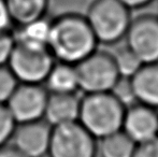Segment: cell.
Segmentation results:
<instances>
[{"mask_svg": "<svg viewBox=\"0 0 158 157\" xmlns=\"http://www.w3.org/2000/svg\"><path fill=\"white\" fill-rule=\"evenodd\" d=\"M14 26H22L44 19L48 10V0H6Z\"/></svg>", "mask_w": 158, "mask_h": 157, "instance_id": "5bb4252c", "label": "cell"}, {"mask_svg": "<svg viewBox=\"0 0 158 157\" xmlns=\"http://www.w3.org/2000/svg\"><path fill=\"white\" fill-rule=\"evenodd\" d=\"M135 144L130 138L119 130L98 140V155L100 157H132Z\"/></svg>", "mask_w": 158, "mask_h": 157, "instance_id": "2e32d148", "label": "cell"}, {"mask_svg": "<svg viewBox=\"0 0 158 157\" xmlns=\"http://www.w3.org/2000/svg\"><path fill=\"white\" fill-rule=\"evenodd\" d=\"M113 57L121 78H131L143 65L139 57L127 46L117 50Z\"/></svg>", "mask_w": 158, "mask_h": 157, "instance_id": "e0dca14e", "label": "cell"}, {"mask_svg": "<svg viewBox=\"0 0 158 157\" xmlns=\"http://www.w3.org/2000/svg\"><path fill=\"white\" fill-rule=\"evenodd\" d=\"M44 83L48 93H77L79 90V80L75 65L56 61Z\"/></svg>", "mask_w": 158, "mask_h": 157, "instance_id": "4fadbf2b", "label": "cell"}, {"mask_svg": "<svg viewBox=\"0 0 158 157\" xmlns=\"http://www.w3.org/2000/svg\"><path fill=\"white\" fill-rule=\"evenodd\" d=\"M132 157H158V137L148 142L137 144Z\"/></svg>", "mask_w": 158, "mask_h": 157, "instance_id": "44dd1931", "label": "cell"}, {"mask_svg": "<svg viewBox=\"0 0 158 157\" xmlns=\"http://www.w3.org/2000/svg\"><path fill=\"white\" fill-rule=\"evenodd\" d=\"M0 157H26L13 145H3L0 147Z\"/></svg>", "mask_w": 158, "mask_h": 157, "instance_id": "603a6c76", "label": "cell"}, {"mask_svg": "<svg viewBox=\"0 0 158 157\" xmlns=\"http://www.w3.org/2000/svg\"><path fill=\"white\" fill-rule=\"evenodd\" d=\"M19 85L8 66H0V105H6Z\"/></svg>", "mask_w": 158, "mask_h": 157, "instance_id": "ac0fdd59", "label": "cell"}, {"mask_svg": "<svg viewBox=\"0 0 158 157\" xmlns=\"http://www.w3.org/2000/svg\"><path fill=\"white\" fill-rule=\"evenodd\" d=\"M122 130L135 143L158 137V110L135 102L126 108Z\"/></svg>", "mask_w": 158, "mask_h": 157, "instance_id": "30bf717a", "label": "cell"}, {"mask_svg": "<svg viewBox=\"0 0 158 157\" xmlns=\"http://www.w3.org/2000/svg\"><path fill=\"white\" fill-rule=\"evenodd\" d=\"M98 44L85 15L68 12L51 21L48 48L57 61L77 65L95 52Z\"/></svg>", "mask_w": 158, "mask_h": 157, "instance_id": "6da1fadb", "label": "cell"}, {"mask_svg": "<svg viewBox=\"0 0 158 157\" xmlns=\"http://www.w3.org/2000/svg\"><path fill=\"white\" fill-rule=\"evenodd\" d=\"M15 126L16 124L6 105H0V147L6 145L9 141H11Z\"/></svg>", "mask_w": 158, "mask_h": 157, "instance_id": "d6986e66", "label": "cell"}, {"mask_svg": "<svg viewBox=\"0 0 158 157\" xmlns=\"http://www.w3.org/2000/svg\"><path fill=\"white\" fill-rule=\"evenodd\" d=\"M14 23L9 12L6 0H0V32H11Z\"/></svg>", "mask_w": 158, "mask_h": 157, "instance_id": "7402d4cb", "label": "cell"}, {"mask_svg": "<svg viewBox=\"0 0 158 157\" xmlns=\"http://www.w3.org/2000/svg\"><path fill=\"white\" fill-rule=\"evenodd\" d=\"M50 32L51 21L44 17L25 25L17 26L13 37L16 43L23 45L32 48H48Z\"/></svg>", "mask_w": 158, "mask_h": 157, "instance_id": "9a60e30c", "label": "cell"}, {"mask_svg": "<svg viewBox=\"0 0 158 157\" xmlns=\"http://www.w3.org/2000/svg\"><path fill=\"white\" fill-rule=\"evenodd\" d=\"M125 39L126 46L143 64L158 63V14L132 17Z\"/></svg>", "mask_w": 158, "mask_h": 157, "instance_id": "ba28073f", "label": "cell"}, {"mask_svg": "<svg viewBox=\"0 0 158 157\" xmlns=\"http://www.w3.org/2000/svg\"><path fill=\"white\" fill-rule=\"evenodd\" d=\"M126 108L114 92L85 94L81 98L77 122L99 140L122 130Z\"/></svg>", "mask_w": 158, "mask_h": 157, "instance_id": "7a4b0ae2", "label": "cell"}, {"mask_svg": "<svg viewBox=\"0 0 158 157\" xmlns=\"http://www.w3.org/2000/svg\"><path fill=\"white\" fill-rule=\"evenodd\" d=\"M128 81L135 102L158 110V63L143 64Z\"/></svg>", "mask_w": 158, "mask_h": 157, "instance_id": "8fae6325", "label": "cell"}, {"mask_svg": "<svg viewBox=\"0 0 158 157\" xmlns=\"http://www.w3.org/2000/svg\"><path fill=\"white\" fill-rule=\"evenodd\" d=\"M121 1L126 4L130 10H137V9L145 8L154 0H121Z\"/></svg>", "mask_w": 158, "mask_h": 157, "instance_id": "cb8c5ba5", "label": "cell"}, {"mask_svg": "<svg viewBox=\"0 0 158 157\" xmlns=\"http://www.w3.org/2000/svg\"><path fill=\"white\" fill-rule=\"evenodd\" d=\"M52 126L43 119L17 124L13 131L12 145L26 157H44L50 147Z\"/></svg>", "mask_w": 158, "mask_h": 157, "instance_id": "9c48e42d", "label": "cell"}, {"mask_svg": "<svg viewBox=\"0 0 158 157\" xmlns=\"http://www.w3.org/2000/svg\"><path fill=\"white\" fill-rule=\"evenodd\" d=\"M15 45V40L11 32H0V66H6Z\"/></svg>", "mask_w": 158, "mask_h": 157, "instance_id": "ffe728a7", "label": "cell"}, {"mask_svg": "<svg viewBox=\"0 0 158 157\" xmlns=\"http://www.w3.org/2000/svg\"><path fill=\"white\" fill-rule=\"evenodd\" d=\"M97 139L79 122L52 128L48 157H97Z\"/></svg>", "mask_w": 158, "mask_h": 157, "instance_id": "8992f818", "label": "cell"}, {"mask_svg": "<svg viewBox=\"0 0 158 157\" xmlns=\"http://www.w3.org/2000/svg\"><path fill=\"white\" fill-rule=\"evenodd\" d=\"M75 68L79 89L84 94L114 92L122 79L113 54L98 48L77 63Z\"/></svg>", "mask_w": 158, "mask_h": 157, "instance_id": "277c9868", "label": "cell"}, {"mask_svg": "<svg viewBox=\"0 0 158 157\" xmlns=\"http://www.w3.org/2000/svg\"><path fill=\"white\" fill-rule=\"evenodd\" d=\"M81 98L77 93H50L46 102L44 119L52 127L77 122Z\"/></svg>", "mask_w": 158, "mask_h": 157, "instance_id": "7c38bea8", "label": "cell"}, {"mask_svg": "<svg viewBox=\"0 0 158 157\" xmlns=\"http://www.w3.org/2000/svg\"><path fill=\"white\" fill-rule=\"evenodd\" d=\"M130 11L121 0H94L85 17L98 43L112 45L125 38L132 19Z\"/></svg>", "mask_w": 158, "mask_h": 157, "instance_id": "3957f363", "label": "cell"}, {"mask_svg": "<svg viewBox=\"0 0 158 157\" xmlns=\"http://www.w3.org/2000/svg\"><path fill=\"white\" fill-rule=\"evenodd\" d=\"M48 94L42 84L19 83L6 107L16 125L41 121L44 118Z\"/></svg>", "mask_w": 158, "mask_h": 157, "instance_id": "52a82bcc", "label": "cell"}, {"mask_svg": "<svg viewBox=\"0 0 158 157\" xmlns=\"http://www.w3.org/2000/svg\"><path fill=\"white\" fill-rule=\"evenodd\" d=\"M56 63L48 48H32L15 42L8 67L19 83L42 84Z\"/></svg>", "mask_w": 158, "mask_h": 157, "instance_id": "5b68a950", "label": "cell"}]
</instances>
